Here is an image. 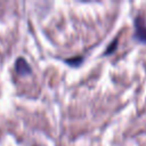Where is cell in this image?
Instances as JSON below:
<instances>
[{
	"instance_id": "obj_1",
	"label": "cell",
	"mask_w": 146,
	"mask_h": 146,
	"mask_svg": "<svg viewBox=\"0 0 146 146\" xmlns=\"http://www.w3.org/2000/svg\"><path fill=\"white\" fill-rule=\"evenodd\" d=\"M133 25H135L133 38L136 40H138L139 42L146 43V22H145L144 17L137 16L133 21Z\"/></svg>"
},
{
	"instance_id": "obj_4",
	"label": "cell",
	"mask_w": 146,
	"mask_h": 146,
	"mask_svg": "<svg viewBox=\"0 0 146 146\" xmlns=\"http://www.w3.org/2000/svg\"><path fill=\"white\" fill-rule=\"evenodd\" d=\"M116 41H117V40L113 41V43L111 44V47H108V49L106 50V52H105V54H108V52H111V51H112L113 49H115V44H116Z\"/></svg>"
},
{
	"instance_id": "obj_3",
	"label": "cell",
	"mask_w": 146,
	"mask_h": 146,
	"mask_svg": "<svg viewBox=\"0 0 146 146\" xmlns=\"http://www.w3.org/2000/svg\"><path fill=\"white\" fill-rule=\"evenodd\" d=\"M83 60L82 57H75V58H71V59H66V63H68L70 65H79L81 62Z\"/></svg>"
},
{
	"instance_id": "obj_2",
	"label": "cell",
	"mask_w": 146,
	"mask_h": 146,
	"mask_svg": "<svg viewBox=\"0 0 146 146\" xmlns=\"http://www.w3.org/2000/svg\"><path fill=\"white\" fill-rule=\"evenodd\" d=\"M15 68H16L17 74H19V75H26V74L31 73V71H32L31 67H30V65L27 64V62L24 58H22V57L16 60Z\"/></svg>"
}]
</instances>
